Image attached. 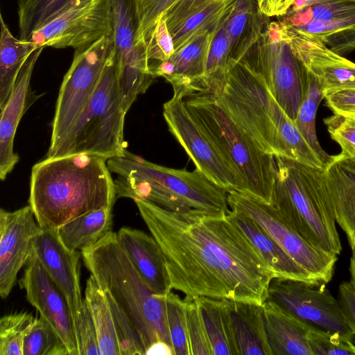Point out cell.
I'll use <instances>...</instances> for the list:
<instances>
[{
  "mask_svg": "<svg viewBox=\"0 0 355 355\" xmlns=\"http://www.w3.org/2000/svg\"><path fill=\"white\" fill-rule=\"evenodd\" d=\"M338 296L347 323L355 337V290L349 282H343L339 285Z\"/></svg>",
  "mask_w": 355,
  "mask_h": 355,
  "instance_id": "cell-49",
  "label": "cell"
},
{
  "mask_svg": "<svg viewBox=\"0 0 355 355\" xmlns=\"http://www.w3.org/2000/svg\"><path fill=\"white\" fill-rule=\"evenodd\" d=\"M324 123L331 137L341 148V154L355 155V117L337 114L325 118Z\"/></svg>",
  "mask_w": 355,
  "mask_h": 355,
  "instance_id": "cell-44",
  "label": "cell"
},
{
  "mask_svg": "<svg viewBox=\"0 0 355 355\" xmlns=\"http://www.w3.org/2000/svg\"><path fill=\"white\" fill-rule=\"evenodd\" d=\"M168 329L174 355H191L184 299L172 291L164 294Z\"/></svg>",
  "mask_w": 355,
  "mask_h": 355,
  "instance_id": "cell-37",
  "label": "cell"
},
{
  "mask_svg": "<svg viewBox=\"0 0 355 355\" xmlns=\"http://www.w3.org/2000/svg\"><path fill=\"white\" fill-rule=\"evenodd\" d=\"M355 14V0H295L282 22L296 25L310 21H330Z\"/></svg>",
  "mask_w": 355,
  "mask_h": 355,
  "instance_id": "cell-32",
  "label": "cell"
},
{
  "mask_svg": "<svg viewBox=\"0 0 355 355\" xmlns=\"http://www.w3.org/2000/svg\"><path fill=\"white\" fill-rule=\"evenodd\" d=\"M80 253L98 286L111 295L136 327L145 350L159 341L173 348L164 295L155 294L147 285L121 246L117 233L108 232Z\"/></svg>",
  "mask_w": 355,
  "mask_h": 355,
  "instance_id": "cell-5",
  "label": "cell"
},
{
  "mask_svg": "<svg viewBox=\"0 0 355 355\" xmlns=\"http://www.w3.org/2000/svg\"><path fill=\"white\" fill-rule=\"evenodd\" d=\"M186 106L230 168L245 191L270 203L276 176L275 157L261 150L211 92L184 96Z\"/></svg>",
  "mask_w": 355,
  "mask_h": 355,
  "instance_id": "cell-7",
  "label": "cell"
},
{
  "mask_svg": "<svg viewBox=\"0 0 355 355\" xmlns=\"http://www.w3.org/2000/svg\"><path fill=\"white\" fill-rule=\"evenodd\" d=\"M119 242L150 289L157 295L172 291L163 253L156 240L142 230L121 227Z\"/></svg>",
  "mask_w": 355,
  "mask_h": 355,
  "instance_id": "cell-21",
  "label": "cell"
},
{
  "mask_svg": "<svg viewBox=\"0 0 355 355\" xmlns=\"http://www.w3.org/2000/svg\"><path fill=\"white\" fill-rule=\"evenodd\" d=\"M286 30L293 51L307 70L316 77L323 92L330 89L355 88L354 62L328 48L321 41Z\"/></svg>",
  "mask_w": 355,
  "mask_h": 355,
  "instance_id": "cell-19",
  "label": "cell"
},
{
  "mask_svg": "<svg viewBox=\"0 0 355 355\" xmlns=\"http://www.w3.org/2000/svg\"><path fill=\"white\" fill-rule=\"evenodd\" d=\"M42 228L31 205L9 211L0 210V295L6 299L27 263Z\"/></svg>",
  "mask_w": 355,
  "mask_h": 355,
  "instance_id": "cell-16",
  "label": "cell"
},
{
  "mask_svg": "<svg viewBox=\"0 0 355 355\" xmlns=\"http://www.w3.org/2000/svg\"><path fill=\"white\" fill-rule=\"evenodd\" d=\"M149 354L174 355V352L173 348L167 343L159 341L147 349L145 355Z\"/></svg>",
  "mask_w": 355,
  "mask_h": 355,
  "instance_id": "cell-51",
  "label": "cell"
},
{
  "mask_svg": "<svg viewBox=\"0 0 355 355\" xmlns=\"http://www.w3.org/2000/svg\"><path fill=\"white\" fill-rule=\"evenodd\" d=\"M124 110L114 51L109 58L97 86L72 129L51 157L89 153L107 159L123 155Z\"/></svg>",
  "mask_w": 355,
  "mask_h": 355,
  "instance_id": "cell-8",
  "label": "cell"
},
{
  "mask_svg": "<svg viewBox=\"0 0 355 355\" xmlns=\"http://www.w3.org/2000/svg\"><path fill=\"white\" fill-rule=\"evenodd\" d=\"M163 253L171 290L263 305L275 272L228 214L177 213L134 200Z\"/></svg>",
  "mask_w": 355,
  "mask_h": 355,
  "instance_id": "cell-1",
  "label": "cell"
},
{
  "mask_svg": "<svg viewBox=\"0 0 355 355\" xmlns=\"http://www.w3.org/2000/svg\"><path fill=\"white\" fill-rule=\"evenodd\" d=\"M224 300L230 311L239 355H272L266 331L263 305Z\"/></svg>",
  "mask_w": 355,
  "mask_h": 355,
  "instance_id": "cell-24",
  "label": "cell"
},
{
  "mask_svg": "<svg viewBox=\"0 0 355 355\" xmlns=\"http://www.w3.org/2000/svg\"><path fill=\"white\" fill-rule=\"evenodd\" d=\"M72 0H18L19 39L32 33Z\"/></svg>",
  "mask_w": 355,
  "mask_h": 355,
  "instance_id": "cell-35",
  "label": "cell"
},
{
  "mask_svg": "<svg viewBox=\"0 0 355 355\" xmlns=\"http://www.w3.org/2000/svg\"><path fill=\"white\" fill-rule=\"evenodd\" d=\"M19 285L25 291L28 302L59 335L69 354L79 355L67 300L33 251Z\"/></svg>",
  "mask_w": 355,
  "mask_h": 355,
  "instance_id": "cell-15",
  "label": "cell"
},
{
  "mask_svg": "<svg viewBox=\"0 0 355 355\" xmlns=\"http://www.w3.org/2000/svg\"><path fill=\"white\" fill-rule=\"evenodd\" d=\"M113 52V40L110 36L75 49L72 62L60 87L46 157H52L72 129Z\"/></svg>",
  "mask_w": 355,
  "mask_h": 355,
  "instance_id": "cell-10",
  "label": "cell"
},
{
  "mask_svg": "<svg viewBox=\"0 0 355 355\" xmlns=\"http://www.w3.org/2000/svg\"><path fill=\"white\" fill-rule=\"evenodd\" d=\"M268 18L257 40L240 60L263 78L293 122L306 92L309 71L293 51L283 23Z\"/></svg>",
  "mask_w": 355,
  "mask_h": 355,
  "instance_id": "cell-9",
  "label": "cell"
},
{
  "mask_svg": "<svg viewBox=\"0 0 355 355\" xmlns=\"http://www.w3.org/2000/svg\"><path fill=\"white\" fill-rule=\"evenodd\" d=\"M227 202L231 211L252 218L263 228L318 285L331 281L338 256L311 245L286 222L270 203L236 190L227 191Z\"/></svg>",
  "mask_w": 355,
  "mask_h": 355,
  "instance_id": "cell-11",
  "label": "cell"
},
{
  "mask_svg": "<svg viewBox=\"0 0 355 355\" xmlns=\"http://www.w3.org/2000/svg\"><path fill=\"white\" fill-rule=\"evenodd\" d=\"M35 318L26 312L6 314L0 320V355H23L24 340Z\"/></svg>",
  "mask_w": 355,
  "mask_h": 355,
  "instance_id": "cell-38",
  "label": "cell"
},
{
  "mask_svg": "<svg viewBox=\"0 0 355 355\" xmlns=\"http://www.w3.org/2000/svg\"><path fill=\"white\" fill-rule=\"evenodd\" d=\"M218 0H178L162 15L169 31L191 15L207 8Z\"/></svg>",
  "mask_w": 355,
  "mask_h": 355,
  "instance_id": "cell-46",
  "label": "cell"
},
{
  "mask_svg": "<svg viewBox=\"0 0 355 355\" xmlns=\"http://www.w3.org/2000/svg\"><path fill=\"white\" fill-rule=\"evenodd\" d=\"M107 159L89 153L46 157L32 168L29 205L43 230L69 221L117 199Z\"/></svg>",
  "mask_w": 355,
  "mask_h": 355,
  "instance_id": "cell-2",
  "label": "cell"
},
{
  "mask_svg": "<svg viewBox=\"0 0 355 355\" xmlns=\"http://www.w3.org/2000/svg\"><path fill=\"white\" fill-rule=\"evenodd\" d=\"M352 249V256L350 258V263H349V273H350V281L349 283L351 284L353 288L355 290V244L352 246H351Z\"/></svg>",
  "mask_w": 355,
  "mask_h": 355,
  "instance_id": "cell-52",
  "label": "cell"
},
{
  "mask_svg": "<svg viewBox=\"0 0 355 355\" xmlns=\"http://www.w3.org/2000/svg\"><path fill=\"white\" fill-rule=\"evenodd\" d=\"M112 208L103 207L80 216L58 229L63 244L71 251L93 246L112 231Z\"/></svg>",
  "mask_w": 355,
  "mask_h": 355,
  "instance_id": "cell-27",
  "label": "cell"
},
{
  "mask_svg": "<svg viewBox=\"0 0 355 355\" xmlns=\"http://www.w3.org/2000/svg\"><path fill=\"white\" fill-rule=\"evenodd\" d=\"M313 355H355V337L312 326L307 334Z\"/></svg>",
  "mask_w": 355,
  "mask_h": 355,
  "instance_id": "cell-39",
  "label": "cell"
},
{
  "mask_svg": "<svg viewBox=\"0 0 355 355\" xmlns=\"http://www.w3.org/2000/svg\"><path fill=\"white\" fill-rule=\"evenodd\" d=\"M44 47H39L28 58L17 78L13 89L4 106L0 109V178L4 180L18 163L14 151L15 133L24 114L33 103L31 79L35 65Z\"/></svg>",
  "mask_w": 355,
  "mask_h": 355,
  "instance_id": "cell-18",
  "label": "cell"
},
{
  "mask_svg": "<svg viewBox=\"0 0 355 355\" xmlns=\"http://www.w3.org/2000/svg\"><path fill=\"white\" fill-rule=\"evenodd\" d=\"M351 158H352L355 161V155L353 157H351Z\"/></svg>",
  "mask_w": 355,
  "mask_h": 355,
  "instance_id": "cell-54",
  "label": "cell"
},
{
  "mask_svg": "<svg viewBox=\"0 0 355 355\" xmlns=\"http://www.w3.org/2000/svg\"><path fill=\"white\" fill-rule=\"evenodd\" d=\"M23 355H69L59 335L42 316L35 318L24 340Z\"/></svg>",
  "mask_w": 355,
  "mask_h": 355,
  "instance_id": "cell-36",
  "label": "cell"
},
{
  "mask_svg": "<svg viewBox=\"0 0 355 355\" xmlns=\"http://www.w3.org/2000/svg\"><path fill=\"white\" fill-rule=\"evenodd\" d=\"M0 109L7 102L25 62L37 47L28 40L15 37L0 14Z\"/></svg>",
  "mask_w": 355,
  "mask_h": 355,
  "instance_id": "cell-28",
  "label": "cell"
},
{
  "mask_svg": "<svg viewBox=\"0 0 355 355\" xmlns=\"http://www.w3.org/2000/svg\"><path fill=\"white\" fill-rule=\"evenodd\" d=\"M256 0H236L224 20L230 60H240L257 40L266 19Z\"/></svg>",
  "mask_w": 355,
  "mask_h": 355,
  "instance_id": "cell-26",
  "label": "cell"
},
{
  "mask_svg": "<svg viewBox=\"0 0 355 355\" xmlns=\"http://www.w3.org/2000/svg\"><path fill=\"white\" fill-rule=\"evenodd\" d=\"M274 157L276 176L270 204L314 247L339 255L342 245L324 170Z\"/></svg>",
  "mask_w": 355,
  "mask_h": 355,
  "instance_id": "cell-6",
  "label": "cell"
},
{
  "mask_svg": "<svg viewBox=\"0 0 355 355\" xmlns=\"http://www.w3.org/2000/svg\"><path fill=\"white\" fill-rule=\"evenodd\" d=\"M213 355H239L224 299L197 297Z\"/></svg>",
  "mask_w": 355,
  "mask_h": 355,
  "instance_id": "cell-29",
  "label": "cell"
},
{
  "mask_svg": "<svg viewBox=\"0 0 355 355\" xmlns=\"http://www.w3.org/2000/svg\"><path fill=\"white\" fill-rule=\"evenodd\" d=\"M143 38L146 41L148 70L153 76L155 68L175 52L173 37L163 16Z\"/></svg>",
  "mask_w": 355,
  "mask_h": 355,
  "instance_id": "cell-41",
  "label": "cell"
},
{
  "mask_svg": "<svg viewBox=\"0 0 355 355\" xmlns=\"http://www.w3.org/2000/svg\"><path fill=\"white\" fill-rule=\"evenodd\" d=\"M112 40L117 64L135 46L140 27L139 0H111Z\"/></svg>",
  "mask_w": 355,
  "mask_h": 355,
  "instance_id": "cell-31",
  "label": "cell"
},
{
  "mask_svg": "<svg viewBox=\"0 0 355 355\" xmlns=\"http://www.w3.org/2000/svg\"><path fill=\"white\" fill-rule=\"evenodd\" d=\"M178 0H139L140 27L137 39L144 37L157 21Z\"/></svg>",
  "mask_w": 355,
  "mask_h": 355,
  "instance_id": "cell-47",
  "label": "cell"
},
{
  "mask_svg": "<svg viewBox=\"0 0 355 355\" xmlns=\"http://www.w3.org/2000/svg\"><path fill=\"white\" fill-rule=\"evenodd\" d=\"M112 36L111 0H72L31 35L37 47L74 49Z\"/></svg>",
  "mask_w": 355,
  "mask_h": 355,
  "instance_id": "cell-12",
  "label": "cell"
},
{
  "mask_svg": "<svg viewBox=\"0 0 355 355\" xmlns=\"http://www.w3.org/2000/svg\"><path fill=\"white\" fill-rule=\"evenodd\" d=\"M324 98L334 114L355 117V88L327 90Z\"/></svg>",
  "mask_w": 355,
  "mask_h": 355,
  "instance_id": "cell-48",
  "label": "cell"
},
{
  "mask_svg": "<svg viewBox=\"0 0 355 355\" xmlns=\"http://www.w3.org/2000/svg\"><path fill=\"white\" fill-rule=\"evenodd\" d=\"M112 313L121 355H144L145 348L136 327L111 295L104 291Z\"/></svg>",
  "mask_w": 355,
  "mask_h": 355,
  "instance_id": "cell-40",
  "label": "cell"
},
{
  "mask_svg": "<svg viewBox=\"0 0 355 355\" xmlns=\"http://www.w3.org/2000/svg\"><path fill=\"white\" fill-rule=\"evenodd\" d=\"M263 308L272 355H313L307 338L312 325L272 300H266Z\"/></svg>",
  "mask_w": 355,
  "mask_h": 355,
  "instance_id": "cell-23",
  "label": "cell"
},
{
  "mask_svg": "<svg viewBox=\"0 0 355 355\" xmlns=\"http://www.w3.org/2000/svg\"><path fill=\"white\" fill-rule=\"evenodd\" d=\"M260 12L268 17L271 0H256Z\"/></svg>",
  "mask_w": 355,
  "mask_h": 355,
  "instance_id": "cell-53",
  "label": "cell"
},
{
  "mask_svg": "<svg viewBox=\"0 0 355 355\" xmlns=\"http://www.w3.org/2000/svg\"><path fill=\"white\" fill-rule=\"evenodd\" d=\"M324 285L274 278L268 287L267 300L313 327L354 336L338 300Z\"/></svg>",
  "mask_w": 355,
  "mask_h": 355,
  "instance_id": "cell-14",
  "label": "cell"
},
{
  "mask_svg": "<svg viewBox=\"0 0 355 355\" xmlns=\"http://www.w3.org/2000/svg\"><path fill=\"white\" fill-rule=\"evenodd\" d=\"M224 20L214 33L208 51L205 73L198 90L195 92L214 89L225 80L230 58Z\"/></svg>",
  "mask_w": 355,
  "mask_h": 355,
  "instance_id": "cell-34",
  "label": "cell"
},
{
  "mask_svg": "<svg viewBox=\"0 0 355 355\" xmlns=\"http://www.w3.org/2000/svg\"><path fill=\"white\" fill-rule=\"evenodd\" d=\"M216 31L202 33L175 51L168 60L155 68L154 77L164 78L172 85L173 92H182L184 96L198 90Z\"/></svg>",
  "mask_w": 355,
  "mask_h": 355,
  "instance_id": "cell-20",
  "label": "cell"
},
{
  "mask_svg": "<svg viewBox=\"0 0 355 355\" xmlns=\"http://www.w3.org/2000/svg\"><path fill=\"white\" fill-rule=\"evenodd\" d=\"M263 153L287 157L304 139L263 78L242 60H230L223 83L207 90Z\"/></svg>",
  "mask_w": 355,
  "mask_h": 355,
  "instance_id": "cell-4",
  "label": "cell"
},
{
  "mask_svg": "<svg viewBox=\"0 0 355 355\" xmlns=\"http://www.w3.org/2000/svg\"><path fill=\"white\" fill-rule=\"evenodd\" d=\"M284 25L290 32L323 42L334 34L355 29V14L330 21H310L296 25Z\"/></svg>",
  "mask_w": 355,
  "mask_h": 355,
  "instance_id": "cell-43",
  "label": "cell"
},
{
  "mask_svg": "<svg viewBox=\"0 0 355 355\" xmlns=\"http://www.w3.org/2000/svg\"><path fill=\"white\" fill-rule=\"evenodd\" d=\"M182 92H173L163 105L168 130L182 146L196 167L227 191H245L243 182L219 153L187 109Z\"/></svg>",
  "mask_w": 355,
  "mask_h": 355,
  "instance_id": "cell-13",
  "label": "cell"
},
{
  "mask_svg": "<svg viewBox=\"0 0 355 355\" xmlns=\"http://www.w3.org/2000/svg\"><path fill=\"white\" fill-rule=\"evenodd\" d=\"M323 98L324 92L319 81L309 71L306 92L293 123L306 141L327 166L332 155L326 153L320 146L315 129L316 113Z\"/></svg>",
  "mask_w": 355,
  "mask_h": 355,
  "instance_id": "cell-33",
  "label": "cell"
},
{
  "mask_svg": "<svg viewBox=\"0 0 355 355\" xmlns=\"http://www.w3.org/2000/svg\"><path fill=\"white\" fill-rule=\"evenodd\" d=\"M184 300L191 355H213L197 297L186 295Z\"/></svg>",
  "mask_w": 355,
  "mask_h": 355,
  "instance_id": "cell-42",
  "label": "cell"
},
{
  "mask_svg": "<svg viewBox=\"0 0 355 355\" xmlns=\"http://www.w3.org/2000/svg\"><path fill=\"white\" fill-rule=\"evenodd\" d=\"M84 299L96 329L101 355H121L107 298L92 275L87 280Z\"/></svg>",
  "mask_w": 355,
  "mask_h": 355,
  "instance_id": "cell-30",
  "label": "cell"
},
{
  "mask_svg": "<svg viewBox=\"0 0 355 355\" xmlns=\"http://www.w3.org/2000/svg\"><path fill=\"white\" fill-rule=\"evenodd\" d=\"M231 212L245 234L275 272L277 278L302 281L318 285L255 220L245 215L232 211Z\"/></svg>",
  "mask_w": 355,
  "mask_h": 355,
  "instance_id": "cell-25",
  "label": "cell"
},
{
  "mask_svg": "<svg viewBox=\"0 0 355 355\" xmlns=\"http://www.w3.org/2000/svg\"><path fill=\"white\" fill-rule=\"evenodd\" d=\"M117 198L145 200L177 213L228 214L227 191L196 168L193 171L159 165L125 150L107 160Z\"/></svg>",
  "mask_w": 355,
  "mask_h": 355,
  "instance_id": "cell-3",
  "label": "cell"
},
{
  "mask_svg": "<svg viewBox=\"0 0 355 355\" xmlns=\"http://www.w3.org/2000/svg\"><path fill=\"white\" fill-rule=\"evenodd\" d=\"M295 0H271L268 17H282L293 4Z\"/></svg>",
  "mask_w": 355,
  "mask_h": 355,
  "instance_id": "cell-50",
  "label": "cell"
},
{
  "mask_svg": "<svg viewBox=\"0 0 355 355\" xmlns=\"http://www.w3.org/2000/svg\"><path fill=\"white\" fill-rule=\"evenodd\" d=\"M324 173L336 220L351 247L355 244V161L341 153L332 155Z\"/></svg>",
  "mask_w": 355,
  "mask_h": 355,
  "instance_id": "cell-22",
  "label": "cell"
},
{
  "mask_svg": "<svg viewBox=\"0 0 355 355\" xmlns=\"http://www.w3.org/2000/svg\"><path fill=\"white\" fill-rule=\"evenodd\" d=\"M33 252L67 300L78 343V327L84 301L80 286V253L69 250L63 244L58 229H42L35 240Z\"/></svg>",
  "mask_w": 355,
  "mask_h": 355,
  "instance_id": "cell-17",
  "label": "cell"
},
{
  "mask_svg": "<svg viewBox=\"0 0 355 355\" xmlns=\"http://www.w3.org/2000/svg\"><path fill=\"white\" fill-rule=\"evenodd\" d=\"M78 354L101 355L96 329L84 299L78 331Z\"/></svg>",
  "mask_w": 355,
  "mask_h": 355,
  "instance_id": "cell-45",
  "label": "cell"
}]
</instances>
